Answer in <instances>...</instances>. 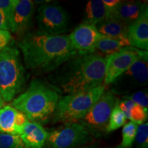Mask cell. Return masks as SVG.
<instances>
[{"label":"cell","instance_id":"obj_1","mask_svg":"<svg viewBox=\"0 0 148 148\" xmlns=\"http://www.w3.org/2000/svg\"><path fill=\"white\" fill-rule=\"evenodd\" d=\"M26 69L37 74L51 73L77 54L69 35L27 32L18 41Z\"/></svg>","mask_w":148,"mask_h":148},{"label":"cell","instance_id":"obj_2","mask_svg":"<svg viewBox=\"0 0 148 148\" xmlns=\"http://www.w3.org/2000/svg\"><path fill=\"white\" fill-rule=\"evenodd\" d=\"M107 56L77 54L49 75L50 85L57 92L69 94L88 90L103 84Z\"/></svg>","mask_w":148,"mask_h":148},{"label":"cell","instance_id":"obj_3","mask_svg":"<svg viewBox=\"0 0 148 148\" xmlns=\"http://www.w3.org/2000/svg\"><path fill=\"white\" fill-rule=\"evenodd\" d=\"M60 98L50 84L34 79L25 91L12 101L11 106L25 114L29 121L46 123L52 118Z\"/></svg>","mask_w":148,"mask_h":148},{"label":"cell","instance_id":"obj_4","mask_svg":"<svg viewBox=\"0 0 148 148\" xmlns=\"http://www.w3.org/2000/svg\"><path fill=\"white\" fill-rule=\"evenodd\" d=\"M26 73L20 51L13 41L0 51V94L3 101H12L22 91Z\"/></svg>","mask_w":148,"mask_h":148},{"label":"cell","instance_id":"obj_5","mask_svg":"<svg viewBox=\"0 0 148 148\" xmlns=\"http://www.w3.org/2000/svg\"><path fill=\"white\" fill-rule=\"evenodd\" d=\"M105 89L106 86L102 84L92 89L74 92L60 98L51 118L53 122L66 123L79 121L100 98Z\"/></svg>","mask_w":148,"mask_h":148},{"label":"cell","instance_id":"obj_6","mask_svg":"<svg viewBox=\"0 0 148 148\" xmlns=\"http://www.w3.org/2000/svg\"><path fill=\"white\" fill-rule=\"evenodd\" d=\"M119 99L110 90H104L82 119L79 121L92 136H101L106 132L110 114Z\"/></svg>","mask_w":148,"mask_h":148},{"label":"cell","instance_id":"obj_7","mask_svg":"<svg viewBox=\"0 0 148 148\" xmlns=\"http://www.w3.org/2000/svg\"><path fill=\"white\" fill-rule=\"evenodd\" d=\"M90 133L78 122L66 123L48 132L47 143L50 148H75L90 143Z\"/></svg>","mask_w":148,"mask_h":148},{"label":"cell","instance_id":"obj_8","mask_svg":"<svg viewBox=\"0 0 148 148\" xmlns=\"http://www.w3.org/2000/svg\"><path fill=\"white\" fill-rule=\"evenodd\" d=\"M148 56L140 57L126 71L111 84L110 91L115 95H124L147 85Z\"/></svg>","mask_w":148,"mask_h":148},{"label":"cell","instance_id":"obj_9","mask_svg":"<svg viewBox=\"0 0 148 148\" xmlns=\"http://www.w3.org/2000/svg\"><path fill=\"white\" fill-rule=\"evenodd\" d=\"M148 56L147 51L136 48L125 47L113 54L107 56L105 76L103 85L111 84L122 73L137 60L140 57Z\"/></svg>","mask_w":148,"mask_h":148},{"label":"cell","instance_id":"obj_10","mask_svg":"<svg viewBox=\"0 0 148 148\" xmlns=\"http://www.w3.org/2000/svg\"><path fill=\"white\" fill-rule=\"evenodd\" d=\"M36 20L40 32L59 35L66 30L69 18L67 12L62 6L45 3L38 7Z\"/></svg>","mask_w":148,"mask_h":148},{"label":"cell","instance_id":"obj_11","mask_svg":"<svg viewBox=\"0 0 148 148\" xmlns=\"http://www.w3.org/2000/svg\"><path fill=\"white\" fill-rule=\"evenodd\" d=\"M70 40L78 54L95 53L98 40L103 36L93 24L83 22L69 35Z\"/></svg>","mask_w":148,"mask_h":148},{"label":"cell","instance_id":"obj_12","mask_svg":"<svg viewBox=\"0 0 148 148\" xmlns=\"http://www.w3.org/2000/svg\"><path fill=\"white\" fill-rule=\"evenodd\" d=\"M34 13V3L30 0H15L8 16L10 30L17 34L25 33L31 25Z\"/></svg>","mask_w":148,"mask_h":148},{"label":"cell","instance_id":"obj_13","mask_svg":"<svg viewBox=\"0 0 148 148\" xmlns=\"http://www.w3.org/2000/svg\"><path fill=\"white\" fill-rule=\"evenodd\" d=\"M28 121L25 114L11 105L0 108V133L20 136Z\"/></svg>","mask_w":148,"mask_h":148},{"label":"cell","instance_id":"obj_14","mask_svg":"<svg viewBox=\"0 0 148 148\" xmlns=\"http://www.w3.org/2000/svg\"><path fill=\"white\" fill-rule=\"evenodd\" d=\"M127 38L131 47L141 50L148 49V7H144L139 17L128 26Z\"/></svg>","mask_w":148,"mask_h":148},{"label":"cell","instance_id":"obj_15","mask_svg":"<svg viewBox=\"0 0 148 148\" xmlns=\"http://www.w3.org/2000/svg\"><path fill=\"white\" fill-rule=\"evenodd\" d=\"M146 4L140 1H121L112 10V17L129 26L139 17Z\"/></svg>","mask_w":148,"mask_h":148},{"label":"cell","instance_id":"obj_16","mask_svg":"<svg viewBox=\"0 0 148 148\" xmlns=\"http://www.w3.org/2000/svg\"><path fill=\"white\" fill-rule=\"evenodd\" d=\"M47 134L48 132L40 123L28 121L20 136L27 148H42L46 143Z\"/></svg>","mask_w":148,"mask_h":148},{"label":"cell","instance_id":"obj_17","mask_svg":"<svg viewBox=\"0 0 148 148\" xmlns=\"http://www.w3.org/2000/svg\"><path fill=\"white\" fill-rule=\"evenodd\" d=\"M112 11L103 4L102 0H90L85 8L84 22L95 25L107 18L112 17Z\"/></svg>","mask_w":148,"mask_h":148},{"label":"cell","instance_id":"obj_18","mask_svg":"<svg viewBox=\"0 0 148 148\" xmlns=\"http://www.w3.org/2000/svg\"><path fill=\"white\" fill-rule=\"evenodd\" d=\"M95 27L98 32L103 36L111 38H127L128 26L115 18H107L96 24Z\"/></svg>","mask_w":148,"mask_h":148},{"label":"cell","instance_id":"obj_19","mask_svg":"<svg viewBox=\"0 0 148 148\" xmlns=\"http://www.w3.org/2000/svg\"><path fill=\"white\" fill-rule=\"evenodd\" d=\"M119 107L123 112L126 119L136 124L140 125L145 123L147 119V109L142 108L132 101L127 99L119 101Z\"/></svg>","mask_w":148,"mask_h":148},{"label":"cell","instance_id":"obj_20","mask_svg":"<svg viewBox=\"0 0 148 148\" xmlns=\"http://www.w3.org/2000/svg\"><path fill=\"white\" fill-rule=\"evenodd\" d=\"M129 46L130 44L127 38H111L103 35L96 45V50L110 56Z\"/></svg>","mask_w":148,"mask_h":148},{"label":"cell","instance_id":"obj_21","mask_svg":"<svg viewBox=\"0 0 148 148\" xmlns=\"http://www.w3.org/2000/svg\"><path fill=\"white\" fill-rule=\"evenodd\" d=\"M119 101V99L116 102L110 114L108 125L106 127V132H110L119 129V127L125 125V121H126V118H125L124 114L119 107V104H118Z\"/></svg>","mask_w":148,"mask_h":148},{"label":"cell","instance_id":"obj_22","mask_svg":"<svg viewBox=\"0 0 148 148\" xmlns=\"http://www.w3.org/2000/svg\"><path fill=\"white\" fill-rule=\"evenodd\" d=\"M138 125L130 121L125 123L122 129V140L121 146L123 148H130L135 140Z\"/></svg>","mask_w":148,"mask_h":148},{"label":"cell","instance_id":"obj_23","mask_svg":"<svg viewBox=\"0 0 148 148\" xmlns=\"http://www.w3.org/2000/svg\"><path fill=\"white\" fill-rule=\"evenodd\" d=\"M0 148H27L19 135L0 133Z\"/></svg>","mask_w":148,"mask_h":148},{"label":"cell","instance_id":"obj_24","mask_svg":"<svg viewBox=\"0 0 148 148\" xmlns=\"http://www.w3.org/2000/svg\"><path fill=\"white\" fill-rule=\"evenodd\" d=\"M122 99H127L141 106L142 108L147 109L148 106V95L147 88L138 91H133L126 95H122Z\"/></svg>","mask_w":148,"mask_h":148},{"label":"cell","instance_id":"obj_25","mask_svg":"<svg viewBox=\"0 0 148 148\" xmlns=\"http://www.w3.org/2000/svg\"><path fill=\"white\" fill-rule=\"evenodd\" d=\"M135 141L138 148L148 147V123H143L137 126L135 136Z\"/></svg>","mask_w":148,"mask_h":148},{"label":"cell","instance_id":"obj_26","mask_svg":"<svg viewBox=\"0 0 148 148\" xmlns=\"http://www.w3.org/2000/svg\"><path fill=\"white\" fill-rule=\"evenodd\" d=\"M12 39L10 31L0 29V51L6 47L12 41Z\"/></svg>","mask_w":148,"mask_h":148},{"label":"cell","instance_id":"obj_27","mask_svg":"<svg viewBox=\"0 0 148 148\" xmlns=\"http://www.w3.org/2000/svg\"><path fill=\"white\" fill-rule=\"evenodd\" d=\"M15 0H0V11L4 12L8 17L13 8Z\"/></svg>","mask_w":148,"mask_h":148},{"label":"cell","instance_id":"obj_28","mask_svg":"<svg viewBox=\"0 0 148 148\" xmlns=\"http://www.w3.org/2000/svg\"><path fill=\"white\" fill-rule=\"evenodd\" d=\"M0 29L10 31L8 17L4 12L0 11Z\"/></svg>","mask_w":148,"mask_h":148},{"label":"cell","instance_id":"obj_29","mask_svg":"<svg viewBox=\"0 0 148 148\" xmlns=\"http://www.w3.org/2000/svg\"><path fill=\"white\" fill-rule=\"evenodd\" d=\"M120 1H119V0H102L103 4L112 11L116 8Z\"/></svg>","mask_w":148,"mask_h":148},{"label":"cell","instance_id":"obj_30","mask_svg":"<svg viewBox=\"0 0 148 148\" xmlns=\"http://www.w3.org/2000/svg\"><path fill=\"white\" fill-rule=\"evenodd\" d=\"M4 104H5V101H3L2 97H1V94H0V108H1L3 106H4Z\"/></svg>","mask_w":148,"mask_h":148},{"label":"cell","instance_id":"obj_31","mask_svg":"<svg viewBox=\"0 0 148 148\" xmlns=\"http://www.w3.org/2000/svg\"><path fill=\"white\" fill-rule=\"evenodd\" d=\"M79 148H95V147H79Z\"/></svg>","mask_w":148,"mask_h":148},{"label":"cell","instance_id":"obj_32","mask_svg":"<svg viewBox=\"0 0 148 148\" xmlns=\"http://www.w3.org/2000/svg\"><path fill=\"white\" fill-rule=\"evenodd\" d=\"M114 148H123V147H122L121 145H119V146H118V147H114Z\"/></svg>","mask_w":148,"mask_h":148}]
</instances>
